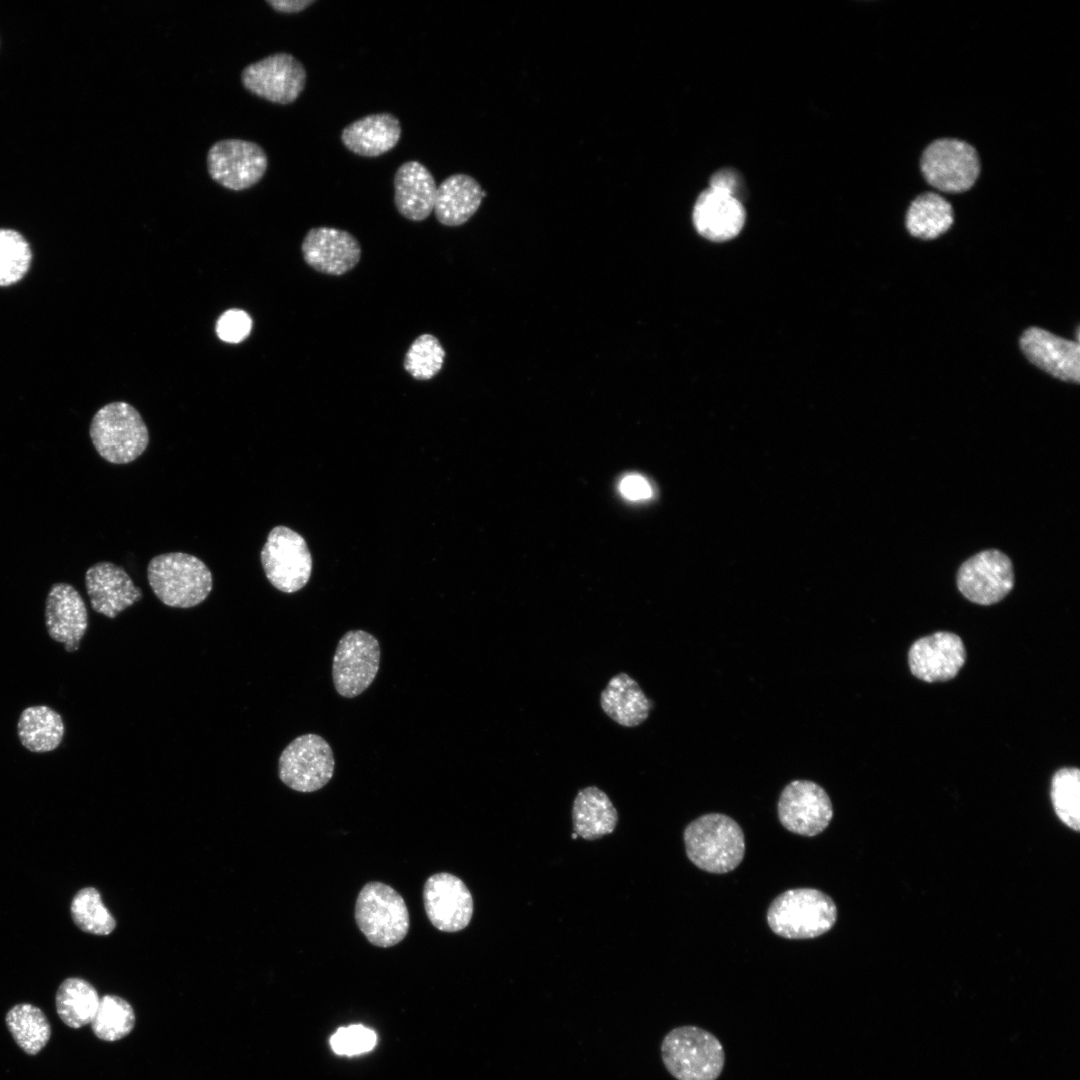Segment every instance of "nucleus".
<instances>
[{"label":"nucleus","mask_w":1080,"mask_h":1080,"mask_svg":"<svg viewBox=\"0 0 1080 1080\" xmlns=\"http://www.w3.org/2000/svg\"><path fill=\"white\" fill-rule=\"evenodd\" d=\"M686 854L698 868L727 873L743 860L744 834L731 817L719 813L700 816L685 828Z\"/></svg>","instance_id":"1"},{"label":"nucleus","mask_w":1080,"mask_h":1080,"mask_svg":"<svg viewBox=\"0 0 1080 1080\" xmlns=\"http://www.w3.org/2000/svg\"><path fill=\"white\" fill-rule=\"evenodd\" d=\"M147 577L156 597L170 607H194L208 597L213 587L207 565L196 556L183 552L152 558Z\"/></svg>","instance_id":"2"},{"label":"nucleus","mask_w":1080,"mask_h":1080,"mask_svg":"<svg viewBox=\"0 0 1080 1080\" xmlns=\"http://www.w3.org/2000/svg\"><path fill=\"white\" fill-rule=\"evenodd\" d=\"M661 1058L676 1080H716L724 1068L725 1052L707 1030L684 1025L670 1030L661 1042Z\"/></svg>","instance_id":"3"},{"label":"nucleus","mask_w":1080,"mask_h":1080,"mask_svg":"<svg viewBox=\"0 0 1080 1080\" xmlns=\"http://www.w3.org/2000/svg\"><path fill=\"white\" fill-rule=\"evenodd\" d=\"M837 919L834 901L813 888L783 892L771 903L767 922L778 936L787 939H810L828 932Z\"/></svg>","instance_id":"4"},{"label":"nucleus","mask_w":1080,"mask_h":1080,"mask_svg":"<svg viewBox=\"0 0 1080 1080\" xmlns=\"http://www.w3.org/2000/svg\"><path fill=\"white\" fill-rule=\"evenodd\" d=\"M89 434L98 454L113 464L134 461L149 443L148 429L140 413L123 401L101 407L91 420Z\"/></svg>","instance_id":"5"},{"label":"nucleus","mask_w":1080,"mask_h":1080,"mask_svg":"<svg viewBox=\"0 0 1080 1080\" xmlns=\"http://www.w3.org/2000/svg\"><path fill=\"white\" fill-rule=\"evenodd\" d=\"M355 920L373 945L388 948L402 941L409 930V913L402 896L382 882H369L355 905Z\"/></svg>","instance_id":"6"},{"label":"nucleus","mask_w":1080,"mask_h":1080,"mask_svg":"<svg viewBox=\"0 0 1080 1080\" xmlns=\"http://www.w3.org/2000/svg\"><path fill=\"white\" fill-rule=\"evenodd\" d=\"M921 172L932 187L947 193L969 190L980 174L976 149L956 138H940L922 152Z\"/></svg>","instance_id":"7"},{"label":"nucleus","mask_w":1080,"mask_h":1080,"mask_svg":"<svg viewBox=\"0 0 1080 1080\" xmlns=\"http://www.w3.org/2000/svg\"><path fill=\"white\" fill-rule=\"evenodd\" d=\"M335 760L331 746L317 734H304L292 740L278 761L280 780L298 792H314L332 778Z\"/></svg>","instance_id":"8"},{"label":"nucleus","mask_w":1080,"mask_h":1080,"mask_svg":"<svg viewBox=\"0 0 1080 1080\" xmlns=\"http://www.w3.org/2000/svg\"><path fill=\"white\" fill-rule=\"evenodd\" d=\"M260 557L267 579L282 592H296L309 581V548L304 538L288 527L276 526L269 532Z\"/></svg>","instance_id":"9"},{"label":"nucleus","mask_w":1080,"mask_h":1080,"mask_svg":"<svg viewBox=\"0 0 1080 1080\" xmlns=\"http://www.w3.org/2000/svg\"><path fill=\"white\" fill-rule=\"evenodd\" d=\"M378 640L363 630L346 632L333 657L332 678L336 691L346 698L364 692L374 681L380 664Z\"/></svg>","instance_id":"10"},{"label":"nucleus","mask_w":1080,"mask_h":1080,"mask_svg":"<svg viewBox=\"0 0 1080 1080\" xmlns=\"http://www.w3.org/2000/svg\"><path fill=\"white\" fill-rule=\"evenodd\" d=\"M268 159L257 143L229 138L215 142L207 152L210 177L221 186L240 191L258 183L266 172Z\"/></svg>","instance_id":"11"},{"label":"nucleus","mask_w":1080,"mask_h":1080,"mask_svg":"<svg viewBox=\"0 0 1080 1080\" xmlns=\"http://www.w3.org/2000/svg\"><path fill=\"white\" fill-rule=\"evenodd\" d=\"M241 82L252 94L286 105L294 102L304 90L306 70L293 55L278 52L245 66Z\"/></svg>","instance_id":"12"},{"label":"nucleus","mask_w":1080,"mask_h":1080,"mask_svg":"<svg viewBox=\"0 0 1080 1080\" xmlns=\"http://www.w3.org/2000/svg\"><path fill=\"white\" fill-rule=\"evenodd\" d=\"M1011 560L996 549L981 551L966 560L957 573V586L969 601L992 605L1001 601L1013 588Z\"/></svg>","instance_id":"13"},{"label":"nucleus","mask_w":1080,"mask_h":1080,"mask_svg":"<svg viewBox=\"0 0 1080 1080\" xmlns=\"http://www.w3.org/2000/svg\"><path fill=\"white\" fill-rule=\"evenodd\" d=\"M777 811L787 830L808 837L824 831L833 817L830 797L810 780L790 782L780 794Z\"/></svg>","instance_id":"14"},{"label":"nucleus","mask_w":1080,"mask_h":1080,"mask_svg":"<svg viewBox=\"0 0 1080 1080\" xmlns=\"http://www.w3.org/2000/svg\"><path fill=\"white\" fill-rule=\"evenodd\" d=\"M426 915L443 932H458L468 926L473 915L472 895L464 882L442 872L430 876L423 888Z\"/></svg>","instance_id":"15"},{"label":"nucleus","mask_w":1080,"mask_h":1080,"mask_svg":"<svg viewBox=\"0 0 1080 1080\" xmlns=\"http://www.w3.org/2000/svg\"><path fill=\"white\" fill-rule=\"evenodd\" d=\"M966 660L961 638L951 632H936L916 640L908 653L912 674L925 682L954 678Z\"/></svg>","instance_id":"16"},{"label":"nucleus","mask_w":1080,"mask_h":1080,"mask_svg":"<svg viewBox=\"0 0 1080 1080\" xmlns=\"http://www.w3.org/2000/svg\"><path fill=\"white\" fill-rule=\"evenodd\" d=\"M301 251L311 268L332 276L349 272L361 258V246L354 235L326 226L311 228L302 241Z\"/></svg>","instance_id":"17"},{"label":"nucleus","mask_w":1080,"mask_h":1080,"mask_svg":"<svg viewBox=\"0 0 1080 1080\" xmlns=\"http://www.w3.org/2000/svg\"><path fill=\"white\" fill-rule=\"evenodd\" d=\"M1019 343L1032 364L1062 381L1079 383V342L1031 327L1024 331Z\"/></svg>","instance_id":"18"},{"label":"nucleus","mask_w":1080,"mask_h":1080,"mask_svg":"<svg viewBox=\"0 0 1080 1080\" xmlns=\"http://www.w3.org/2000/svg\"><path fill=\"white\" fill-rule=\"evenodd\" d=\"M45 623L49 636L64 644L67 652L78 650L88 627V613L78 591L68 583H55L46 599Z\"/></svg>","instance_id":"19"},{"label":"nucleus","mask_w":1080,"mask_h":1080,"mask_svg":"<svg viewBox=\"0 0 1080 1080\" xmlns=\"http://www.w3.org/2000/svg\"><path fill=\"white\" fill-rule=\"evenodd\" d=\"M745 215L741 200L726 191L708 187L696 200L692 220L701 236L721 242L738 235L744 226Z\"/></svg>","instance_id":"20"},{"label":"nucleus","mask_w":1080,"mask_h":1080,"mask_svg":"<svg viewBox=\"0 0 1080 1080\" xmlns=\"http://www.w3.org/2000/svg\"><path fill=\"white\" fill-rule=\"evenodd\" d=\"M85 585L92 608L109 618H115L142 598L141 589L134 585L127 572L107 561L88 568Z\"/></svg>","instance_id":"21"},{"label":"nucleus","mask_w":1080,"mask_h":1080,"mask_svg":"<svg viewBox=\"0 0 1080 1080\" xmlns=\"http://www.w3.org/2000/svg\"><path fill=\"white\" fill-rule=\"evenodd\" d=\"M437 185L430 171L418 161L399 166L394 176V204L411 221H423L434 209Z\"/></svg>","instance_id":"22"},{"label":"nucleus","mask_w":1080,"mask_h":1080,"mask_svg":"<svg viewBox=\"0 0 1080 1080\" xmlns=\"http://www.w3.org/2000/svg\"><path fill=\"white\" fill-rule=\"evenodd\" d=\"M401 137L399 119L390 113L370 114L347 125L343 145L363 157H377L394 148Z\"/></svg>","instance_id":"23"},{"label":"nucleus","mask_w":1080,"mask_h":1080,"mask_svg":"<svg viewBox=\"0 0 1080 1080\" xmlns=\"http://www.w3.org/2000/svg\"><path fill=\"white\" fill-rule=\"evenodd\" d=\"M485 195L473 177L453 174L437 186L433 209L436 219L444 226H460L476 213Z\"/></svg>","instance_id":"24"},{"label":"nucleus","mask_w":1080,"mask_h":1080,"mask_svg":"<svg viewBox=\"0 0 1080 1080\" xmlns=\"http://www.w3.org/2000/svg\"><path fill=\"white\" fill-rule=\"evenodd\" d=\"M603 712L623 727H636L649 716L651 702L637 681L625 672L611 677L600 693Z\"/></svg>","instance_id":"25"},{"label":"nucleus","mask_w":1080,"mask_h":1080,"mask_svg":"<svg viewBox=\"0 0 1080 1080\" xmlns=\"http://www.w3.org/2000/svg\"><path fill=\"white\" fill-rule=\"evenodd\" d=\"M572 820L578 836L595 840L613 832L618 814L604 791L588 786L579 790L574 799Z\"/></svg>","instance_id":"26"},{"label":"nucleus","mask_w":1080,"mask_h":1080,"mask_svg":"<svg viewBox=\"0 0 1080 1080\" xmlns=\"http://www.w3.org/2000/svg\"><path fill=\"white\" fill-rule=\"evenodd\" d=\"M64 732L60 714L45 705L31 706L23 710L17 724L21 744L36 753L56 749Z\"/></svg>","instance_id":"27"},{"label":"nucleus","mask_w":1080,"mask_h":1080,"mask_svg":"<svg viewBox=\"0 0 1080 1080\" xmlns=\"http://www.w3.org/2000/svg\"><path fill=\"white\" fill-rule=\"evenodd\" d=\"M951 204L940 194L925 192L918 195L906 213V228L917 238L935 239L953 224Z\"/></svg>","instance_id":"28"},{"label":"nucleus","mask_w":1080,"mask_h":1080,"mask_svg":"<svg viewBox=\"0 0 1080 1080\" xmlns=\"http://www.w3.org/2000/svg\"><path fill=\"white\" fill-rule=\"evenodd\" d=\"M100 997L95 987L83 978L62 981L55 996L56 1011L64 1024L78 1029L91 1023Z\"/></svg>","instance_id":"29"},{"label":"nucleus","mask_w":1080,"mask_h":1080,"mask_svg":"<svg viewBox=\"0 0 1080 1080\" xmlns=\"http://www.w3.org/2000/svg\"><path fill=\"white\" fill-rule=\"evenodd\" d=\"M5 1021L16 1044L28 1055H36L50 1039V1023L37 1006L17 1004L7 1012Z\"/></svg>","instance_id":"30"},{"label":"nucleus","mask_w":1080,"mask_h":1080,"mask_svg":"<svg viewBox=\"0 0 1080 1080\" xmlns=\"http://www.w3.org/2000/svg\"><path fill=\"white\" fill-rule=\"evenodd\" d=\"M135 1022L136 1016L131 1004L120 996L107 994L100 998L90 1025L97 1038L114 1042L129 1035Z\"/></svg>","instance_id":"31"},{"label":"nucleus","mask_w":1080,"mask_h":1080,"mask_svg":"<svg viewBox=\"0 0 1080 1080\" xmlns=\"http://www.w3.org/2000/svg\"><path fill=\"white\" fill-rule=\"evenodd\" d=\"M70 913L74 924L83 932L106 936L116 927L115 918L104 905L100 892L84 887L73 897Z\"/></svg>","instance_id":"32"},{"label":"nucleus","mask_w":1080,"mask_h":1080,"mask_svg":"<svg viewBox=\"0 0 1080 1080\" xmlns=\"http://www.w3.org/2000/svg\"><path fill=\"white\" fill-rule=\"evenodd\" d=\"M31 262V247L24 236L16 230L0 228V286L19 282Z\"/></svg>","instance_id":"33"},{"label":"nucleus","mask_w":1080,"mask_h":1080,"mask_svg":"<svg viewBox=\"0 0 1080 1080\" xmlns=\"http://www.w3.org/2000/svg\"><path fill=\"white\" fill-rule=\"evenodd\" d=\"M1051 801L1055 813L1068 827L1080 826V772L1078 768H1062L1051 781Z\"/></svg>","instance_id":"34"},{"label":"nucleus","mask_w":1080,"mask_h":1080,"mask_svg":"<svg viewBox=\"0 0 1080 1080\" xmlns=\"http://www.w3.org/2000/svg\"><path fill=\"white\" fill-rule=\"evenodd\" d=\"M445 355L443 346L434 335L421 334L408 348L403 367L416 380H430L442 369Z\"/></svg>","instance_id":"35"},{"label":"nucleus","mask_w":1080,"mask_h":1080,"mask_svg":"<svg viewBox=\"0 0 1080 1080\" xmlns=\"http://www.w3.org/2000/svg\"><path fill=\"white\" fill-rule=\"evenodd\" d=\"M376 1043V1033L361 1024L340 1027L330 1038L333 1051L347 1056L368 1052L375 1047Z\"/></svg>","instance_id":"36"},{"label":"nucleus","mask_w":1080,"mask_h":1080,"mask_svg":"<svg viewBox=\"0 0 1080 1080\" xmlns=\"http://www.w3.org/2000/svg\"><path fill=\"white\" fill-rule=\"evenodd\" d=\"M251 327L252 320L245 311L230 309L218 318L216 333L222 341L239 343L249 335Z\"/></svg>","instance_id":"37"},{"label":"nucleus","mask_w":1080,"mask_h":1080,"mask_svg":"<svg viewBox=\"0 0 1080 1080\" xmlns=\"http://www.w3.org/2000/svg\"><path fill=\"white\" fill-rule=\"evenodd\" d=\"M621 495L630 501L647 500L653 495L649 481L639 474H628L619 483Z\"/></svg>","instance_id":"38"},{"label":"nucleus","mask_w":1080,"mask_h":1080,"mask_svg":"<svg viewBox=\"0 0 1080 1080\" xmlns=\"http://www.w3.org/2000/svg\"><path fill=\"white\" fill-rule=\"evenodd\" d=\"M730 193L740 200L743 193V182L738 173L729 168L721 169L714 173L710 179V186Z\"/></svg>","instance_id":"39"},{"label":"nucleus","mask_w":1080,"mask_h":1080,"mask_svg":"<svg viewBox=\"0 0 1080 1080\" xmlns=\"http://www.w3.org/2000/svg\"><path fill=\"white\" fill-rule=\"evenodd\" d=\"M314 2H316V0H266V3L274 10L283 13L300 12Z\"/></svg>","instance_id":"40"},{"label":"nucleus","mask_w":1080,"mask_h":1080,"mask_svg":"<svg viewBox=\"0 0 1080 1080\" xmlns=\"http://www.w3.org/2000/svg\"><path fill=\"white\" fill-rule=\"evenodd\" d=\"M577 837H578V835H577V834H576V833L574 832V833L572 834V838H573V839H575V838H577Z\"/></svg>","instance_id":"41"}]
</instances>
